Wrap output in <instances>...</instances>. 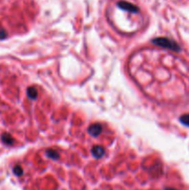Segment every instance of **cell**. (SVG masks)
Returning <instances> with one entry per match:
<instances>
[{
	"label": "cell",
	"instance_id": "cell-10",
	"mask_svg": "<svg viewBox=\"0 0 189 190\" xmlns=\"http://www.w3.org/2000/svg\"><path fill=\"white\" fill-rule=\"evenodd\" d=\"M7 37V33L4 29H0V40L5 39Z\"/></svg>",
	"mask_w": 189,
	"mask_h": 190
},
{
	"label": "cell",
	"instance_id": "cell-7",
	"mask_svg": "<svg viewBox=\"0 0 189 190\" xmlns=\"http://www.w3.org/2000/svg\"><path fill=\"white\" fill-rule=\"evenodd\" d=\"M46 154L48 158H50L51 160H54V161H57L59 159V154L57 153V151L54 150V149H47L46 151Z\"/></svg>",
	"mask_w": 189,
	"mask_h": 190
},
{
	"label": "cell",
	"instance_id": "cell-4",
	"mask_svg": "<svg viewBox=\"0 0 189 190\" xmlns=\"http://www.w3.org/2000/svg\"><path fill=\"white\" fill-rule=\"evenodd\" d=\"M91 153L94 158H96V159H100V158H102L105 154V148L101 146H94V147H93Z\"/></svg>",
	"mask_w": 189,
	"mask_h": 190
},
{
	"label": "cell",
	"instance_id": "cell-2",
	"mask_svg": "<svg viewBox=\"0 0 189 190\" xmlns=\"http://www.w3.org/2000/svg\"><path fill=\"white\" fill-rule=\"evenodd\" d=\"M117 6L120 9H123L125 11H128L131 13H138V11H139V9L135 5L129 3L127 1H120V2H118Z\"/></svg>",
	"mask_w": 189,
	"mask_h": 190
},
{
	"label": "cell",
	"instance_id": "cell-8",
	"mask_svg": "<svg viewBox=\"0 0 189 190\" xmlns=\"http://www.w3.org/2000/svg\"><path fill=\"white\" fill-rule=\"evenodd\" d=\"M180 121L185 125V126H188L189 127V113L188 114H183L180 117Z\"/></svg>",
	"mask_w": 189,
	"mask_h": 190
},
{
	"label": "cell",
	"instance_id": "cell-6",
	"mask_svg": "<svg viewBox=\"0 0 189 190\" xmlns=\"http://www.w3.org/2000/svg\"><path fill=\"white\" fill-rule=\"evenodd\" d=\"M1 139H2V142H3L4 144L8 145V146H11V145L14 144V139H13V137H12L9 134H8V133L3 134L2 136H1Z\"/></svg>",
	"mask_w": 189,
	"mask_h": 190
},
{
	"label": "cell",
	"instance_id": "cell-11",
	"mask_svg": "<svg viewBox=\"0 0 189 190\" xmlns=\"http://www.w3.org/2000/svg\"><path fill=\"white\" fill-rule=\"evenodd\" d=\"M165 190H177V189H175V188H172V187H167V188H165Z\"/></svg>",
	"mask_w": 189,
	"mask_h": 190
},
{
	"label": "cell",
	"instance_id": "cell-1",
	"mask_svg": "<svg viewBox=\"0 0 189 190\" xmlns=\"http://www.w3.org/2000/svg\"><path fill=\"white\" fill-rule=\"evenodd\" d=\"M152 42L156 46H159L163 48H168L175 52H179L181 50V47L177 43L166 37H157V38H154Z\"/></svg>",
	"mask_w": 189,
	"mask_h": 190
},
{
	"label": "cell",
	"instance_id": "cell-9",
	"mask_svg": "<svg viewBox=\"0 0 189 190\" xmlns=\"http://www.w3.org/2000/svg\"><path fill=\"white\" fill-rule=\"evenodd\" d=\"M13 173H14L15 175H17V176H20V175H22V173H23V170H22V168H21L20 165H16V166L13 168Z\"/></svg>",
	"mask_w": 189,
	"mask_h": 190
},
{
	"label": "cell",
	"instance_id": "cell-5",
	"mask_svg": "<svg viewBox=\"0 0 189 190\" xmlns=\"http://www.w3.org/2000/svg\"><path fill=\"white\" fill-rule=\"evenodd\" d=\"M27 96L30 99H36L37 96H38L37 89L34 86H30L27 89Z\"/></svg>",
	"mask_w": 189,
	"mask_h": 190
},
{
	"label": "cell",
	"instance_id": "cell-3",
	"mask_svg": "<svg viewBox=\"0 0 189 190\" xmlns=\"http://www.w3.org/2000/svg\"><path fill=\"white\" fill-rule=\"evenodd\" d=\"M102 133V125L100 123H94L88 127V134L94 137L98 136Z\"/></svg>",
	"mask_w": 189,
	"mask_h": 190
}]
</instances>
